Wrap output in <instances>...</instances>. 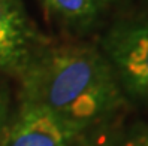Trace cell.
I'll return each instance as SVG.
<instances>
[{
  "label": "cell",
  "instance_id": "8",
  "mask_svg": "<svg viewBox=\"0 0 148 146\" xmlns=\"http://www.w3.org/2000/svg\"><path fill=\"white\" fill-rule=\"evenodd\" d=\"M67 146H96V145L91 143L90 140H87L85 137H84V134H82L81 137H78L75 142H72L71 145H67Z\"/></svg>",
  "mask_w": 148,
  "mask_h": 146
},
{
  "label": "cell",
  "instance_id": "7",
  "mask_svg": "<svg viewBox=\"0 0 148 146\" xmlns=\"http://www.w3.org/2000/svg\"><path fill=\"white\" fill-rule=\"evenodd\" d=\"M124 146H148V134H138L136 137L130 139Z\"/></svg>",
  "mask_w": 148,
  "mask_h": 146
},
{
  "label": "cell",
  "instance_id": "4",
  "mask_svg": "<svg viewBox=\"0 0 148 146\" xmlns=\"http://www.w3.org/2000/svg\"><path fill=\"white\" fill-rule=\"evenodd\" d=\"M40 48L21 0H0V72L20 78Z\"/></svg>",
  "mask_w": 148,
  "mask_h": 146
},
{
  "label": "cell",
  "instance_id": "3",
  "mask_svg": "<svg viewBox=\"0 0 148 146\" xmlns=\"http://www.w3.org/2000/svg\"><path fill=\"white\" fill-rule=\"evenodd\" d=\"M87 128L51 110L21 103L15 119L8 122L0 146H67Z\"/></svg>",
  "mask_w": 148,
  "mask_h": 146
},
{
  "label": "cell",
  "instance_id": "6",
  "mask_svg": "<svg viewBox=\"0 0 148 146\" xmlns=\"http://www.w3.org/2000/svg\"><path fill=\"white\" fill-rule=\"evenodd\" d=\"M8 115H9V101H8L6 91L0 87V137L8 125Z\"/></svg>",
  "mask_w": 148,
  "mask_h": 146
},
{
  "label": "cell",
  "instance_id": "9",
  "mask_svg": "<svg viewBox=\"0 0 148 146\" xmlns=\"http://www.w3.org/2000/svg\"><path fill=\"white\" fill-rule=\"evenodd\" d=\"M97 2L102 5V3H108V2H112V0H97Z\"/></svg>",
  "mask_w": 148,
  "mask_h": 146
},
{
  "label": "cell",
  "instance_id": "2",
  "mask_svg": "<svg viewBox=\"0 0 148 146\" xmlns=\"http://www.w3.org/2000/svg\"><path fill=\"white\" fill-rule=\"evenodd\" d=\"M103 51L123 87L148 100V21L115 25L103 39Z\"/></svg>",
  "mask_w": 148,
  "mask_h": 146
},
{
  "label": "cell",
  "instance_id": "5",
  "mask_svg": "<svg viewBox=\"0 0 148 146\" xmlns=\"http://www.w3.org/2000/svg\"><path fill=\"white\" fill-rule=\"evenodd\" d=\"M45 11L71 25H88L97 15V0H39Z\"/></svg>",
  "mask_w": 148,
  "mask_h": 146
},
{
  "label": "cell",
  "instance_id": "1",
  "mask_svg": "<svg viewBox=\"0 0 148 146\" xmlns=\"http://www.w3.org/2000/svg\"><path fill=\"white\" fill-rule=\"evenodd\" d=\"M20 81L21 103L45 107L85 128L123 101L106 57L88 45L42 46Z\"/></svg>",
  "mask_w": 148,
  "mask_h": 146
}]
</instances>
